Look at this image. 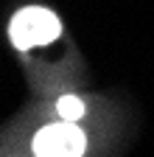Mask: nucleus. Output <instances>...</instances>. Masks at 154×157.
<instances>
[{"label": "nucleus", "instance_id": "nucleus-3", "mask_svg": "<svg viewBox=\"0 0 154 157\" xmlns=\"http://www.w3.org/2000/svg\"><path fill=\"white\" fill-rule=\"evenodd\" d=\"M84 101H79L76 95H65V98H59L56 101V112L62 115V121H79V118H84Z\"/></svg>", "mask_w": 154, "mask_h": 157}, {"label": "nucleus", "instance_id": "nucleus-2", "mask_svg": "<svg viewBox=\"0 0 154 157\" xmlns=\"http://www.w3.org/2000/svg\"><path fill=\"white\" fill-rule=\"evenodd\" d=\"M87 149L84 132L79 126H73V121L51 124L39 129V135L34 137V154L36 157H81Z\"/></svg>", "mask_w": 154, "mask_h": 157}, {"label": "nucleus", "instance_id": "nucleus-1", "mask_svg": "<svg viewBox=\"0 0 154 157\" xmlns=\"http://www.w3.org/2000/svg\"><path fill=\"white\" fill-rule=\"evenodd\" d=\"M9 34H11V42L20 51H28L34 45L53 42V39L62 34V23L48 9H23L11 20Z\"/></svg>", "mask_w": 154, "mask_h": 157}]
</instances>
